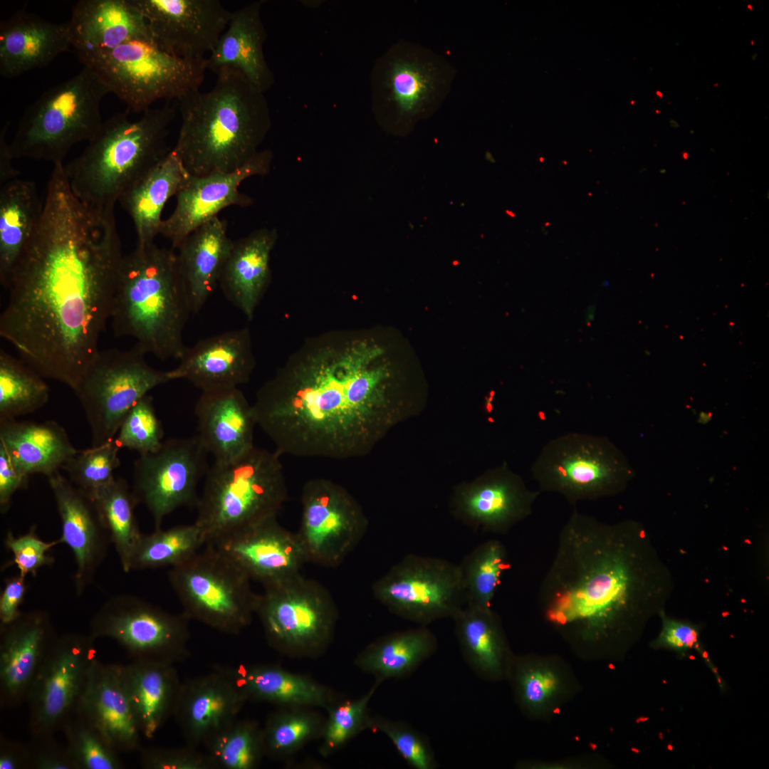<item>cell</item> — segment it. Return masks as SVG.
<instances>
[{"label":"cell","mask_w":769,"mask_h":769,"mask_svg":"<svg viewBox=\"0 0 769 769\" xmlns=\"http://www.w3.org/2000/svg\"><path fill=\"white\" fill-rule=\"evenodd\" d=\"M271 162V152L265 150L234 172L204 176L189 174L176 194L173 212L162 221L159 234L170 241L175 251L189 234L218 216L221 210L250 205L252 199L242 194L239 187L249 177L266 174Z\"/></svg>","instance_id":"ffe728a7"},{"label":"cell","mask_w":769,"mask_h":769,"mask_svg":"<svg viewBox=\"0 0 769 769\" xmlns=\"http://www.w3.org/2000/svg\"><path fill=\"white\" fill-rule=\"evenodd\" d=\"M79 59L126 104L127 110L137 113H144L157 100H178L199 88L207 70L206 58L174 56L145 39H134Z\"/></svg>","instance_id":"9c48e42d"},{"label":"cell","mask_w":769,"mask_h":769,"mask_svg":"<svg viewBox=\"0 0 769 769\" xmlns=\"http://www.w3.org/2000/svg\"><path fill=\"white\" fill-rule=\"evenodd\" d=\"M135 345L127 350H100L75 394L91 433V447L113 440L130 409L155 387L175 380L172 370H159Z\"/></svg>","instance_id":"4fadbf2b"},{"label":"cell","mask_w":769,"mask_h":769,"mask_svg":"<svg viewBox=\"0 0 769 769\" xmlns=\"http://www.w3.org/2000/svg\"><path fill=\"white\" fill-rule=\"evenodd\" d=\"M674 587L642 523H607L575 510L560 531L538 603L571 644L602 648L636 639L664 610Z\"/></svg>","instance_id":"3957f363"},{"label":"cell","mask_w":769,"mask_h":769,"mask_svg":"<svg viewBox=\"0 0 769 769\" xmlns=\"http://www.w3.org/2000/svg\"><path fill=\"white\" fill-rule=\"evenodd\" d=\"M75 713L95 725L117 751L140 748L141 733L122 687L118 664L97 659L89 671Z\"/></svg>","instance_id":"f1b7e54d"},{"label":"cell","mask_w":769,"mask_h":769,"mask_svg":"<svg viewBox=\"0 0 769 769\" xmlns=\"http://www.w3.org/2000/svg\"><path fill=\"white\" fill-rule=\"evenodd\" d=\"M233 243L226 220L216 216L189 234L175 250L192 313L202 310L219 286Z\"/></svg>","instance_id":"1f68e13d"},{"label":"cell","mask_w":769,"mask_h":769,"mask_svg":"<svg viewBox=\"0 0 769 769\" xmlns=\"http://www.w3.org/2000/svg\"><path fill=\"white\" fill-rule=\"evenodd\" d=\"M197 436L216 461H228L254 446L252 404L239 388L202 392L194 407Z\"/></svg>","instance_id":"83f0119b"},{"label":"cell","mask_w":769,"mask_h":769,"mask_svg":"<svg viewBox=\"0 0 769 769\" xmlns=\"http://www.w3.org/2000/svg\"><path fill=\"white\" fill-rule=\"evenodd\" d=\"M246 700L217 667L182 682L173 716L187 745L197 748L235 720Z\"/></svg>","instance_id":"484cf974"},{"label":"cell","mask_w":769,"mask_h":769,"mask_svg":"<svg viewBox=\"0 0 769 769\" xmlns=\"http://www.w3.org/2000/svg\"><path fill=\"white\" fill-rule=\"evenodd\" d=\"M0 769H29L28 743L0 736Z\"/></svg>","instance_id":"6125c7cd"},{"label":"cell","mask_w":769,"mask_h":769,"mask_svg":"<svg viewBox=\"0 0 769 769\" xmlns=\"http://www.w3.org/2000/svg\"><path fill=\"white\" fill-rule=\"evenodd\" d=\"M48 480L61 520V542L70 548L75 558L74 585L80 596L105 560L111 537L92 501L68 478L57 471Z\"/></svg>","instance_id":"7402d4cb"},{"label":"cell","mask_w":769,"mask_h":769,"mask_svg":"<svg viewBox=\"0 0 769 769\" xmlns=\"http://www.w3.org/2000/svg\"><path fill=\"white\" fill-rule=\"evenodd\" d=\"M659 615L661 619V629L654 642V647L681 652L700 650L699 629L696 625L671 618L666 614L664 610Z\"/></svg>","instance_id":"680465c9"},{"label":"cell","mask_w":769,"mask_h":769,"mask_svg":"<svg viewBox=\"0 0 769 769\" xmlns=\"http://www.w3.org/2000/svg\"><path fill=\"white\" fill-rule=\"evenodd\" d=\"M0 445L28 476L41 474L48 477L79 451L65 429L54 421L0 420Z\"/></svg>","instance_id":"e575fe53"},{"label":"cell","mask_w":769,"mask_h":769,"mask_svg":"<svg viewBox=\"0 0 769 769\" xmlns=\"http://www.w3.org/2000/svg\"><path fill=\"white\" fill-rule=\"evenodd\" d=\"M258 9L254 4L233 12L226 29L206 58V65L215 74L226 68L236 70L261 91L269 75L262 53Z\"/></svg>","instance_id":"ab89813d"},{"label":"cell","mask_w":769,"mask_h":769,"mask_svg":"<svg viewBox=\"0 0 769 769\" xmlns=\"http://www.w3.org/2000/svg\"><path fill=\"white\" fill-rule=\"evenodd\" d=\"M375 599L392 613L419 626L453 618L465 606L459 565L408 554L372 585Z\"/></svg>","instance_id":"9a60e30c"},{"label":"cell","mask_w":769,"mask_h":769,"mask_svg":"<svg viewBox=\"0 0 769 769\" xmlns=\"http://www.w3.org/2000/svg\"><path fill=\"white\" fill-rule=\"evenodd\" d=\"M216 75L209 91L196 88L177 100L182 120L172 150L191 175L239 169L258 152L267 129L261 90L236 70Z\"/></svg>","instance_id":"277c9868"},{"label":"cell","mask_w":769,"mask_h":769,"mask_svg":"<svg viewBox=\"0 0 769 769\" xmlns=\"http://www.w3.org/2000/svg\"><path fill=\"white\" fill-rule=\"evenodd\" d=\"M301 503L298 535L308 561L336 567L366 533L368 520L362 508L346 488L325 478L303 485Z\"/></svg>","instance_id":"ac0fdd59"},{"label":"cell","mask_w":769,"mask_h":769,"mask_svg":"<svg viewBox=\"0 0 769 769\" xmlns=\"http://www.w3.org/2000/svg\"><path fill=\"white\" fill-rule=\"evenodd\" d=\"M276 518L210 545L263 586L294 576L308 562L307 555L298 533L282 527Z\"/></svg>","instance_id":"44dd1931"},{"label":"cell","mask_w":769,"mask_h":769,"mask_svg":"<svg viewBox=\"0 0 769 769\" xmlns=\"http://www.w3.org/2000/svg\"><path fill=\"white\" fill-rule=\"evenodd\" d=\"M748 8H750V9L752 10V7H751V6L750 4L748 5Z\"/></svg>","instance_id":"003e7915"},{"label":"cell","mask_w":769,"mask_h":769,"mask_svg":"<svg viewBox=\"0 0 769 769\" xmlns=\"http://www.w3.org/2000/svg\"><path fill=\"white\" fill-rule=\"evenodd\" d=\"M387 85L401 114L411 115L416 113L428 98L433 80L425 67L397 61L389 70Z\"/></svg>","instance_id":"db71d44e"},{"label":"cell","mask_w":769,"mask_h":769,"mask_svg":"<svg viewBox=\"0 0 769 769\" xmlns=\"http://www.w3.org/2000/svg\"><path fill=\"white\" fill-rule=\"evenodd\" d=\"M191 313L174 250L153 242L124 255L110 320L115 336L160 360H179Z\"/></svg>","instance_id":"5b68a950"},{"label":"cell","mask_w":769,"mask_h":769,"mask_svg":"<svg viewBox=\"0 0 769 769\" xmlns=\"http://www.w3.org/2000/svg\"><path fill=\"white\" fill-rule=\"evenodd\" d=\"M288 496L280 454L253 446L228 461H214L196 503L194 524L204 545L277 515Z\"/></svg>","instance_id":"52a82bcc"},{"label":"cell","mask_w":769,"mask_h":769,"mask_svg":"<svg viewBox=\"0 0 769 769\" xmlns=\"http://www.w3.org/2000/svg\"><path fill=\"white\" fill-rule=\"evenodd\" d=\"M154 42L184 58H205L226 29L233 12L219 0H133Z\"/></svg>","instance_id":"d6986e66"},{"label":"cell","mask_w":769,"mask_h":769,"mask_svg":"<svg viewBox=\"0 0 769 769\" xmlns=\"http://www.w3.org/2000/svg\"><path fill=\"white\" fill-rule=\"evenodd\" d=\"M204 746L215 769H254L265 756L263 728L254 720L236 718Z\"/></svg>","instance_id":"bcb514c9"},{"label":"cell","mask_w":769,"mask_h":769,"mask_svg":"<svg viewBox=\"0 0 769 769\" xmlns=\"http://www.w3.org/2000/svg\"><path fill=\"white\" fill-rule=\"evenodd\" d=\"M122 687L142 736L152 739L174 715L181 687L172 664L132 661L118 664Z\"/></svg>","instance_id":"d6a6232c"},{"label":"cell","mask_w":769,"mask_h":769,"mask_svg":"<svg viewBox=\"0 0 769 769\" xmlns=\"http://www.w3.org/2000/svg\"><path fill=\"white\" fill-rule=\"evenodd\" d=\"M174 113L169 101L136 120L126 110L103 121L82 154L64 165L75 197L93 209L114 211L122 194L170 152Z\"/></svg>","instance_id":"8992f818"},{"label":"cell","mask_w":769,"mask_h":769,"mask_svg":"<svg viewBox=\"0 0 769 769\" xmlns=\"http://www.w3.org/2000/svg\"><path fill=\"white\" fill-rule=\"evenodd\" d=\"M530 472L540 492L559 494L572 505L617 494L634 476L626 457L608 439L582 432L550 439Z\"/></svg>","instance_id":"30bf717a"},{"label":"cell","mask_w":769,"mask_h":769,"mask_svg":"<svg viewBox=\"0 0 769 769\" xmlns=\"http://www.w3.org/2000/svg\"><path fill=\"white\" fill-rule=\"evenodd\" d=\"M520 709L530 715L552 709L565 692L562 673L553 664L530 657H513L507 676Z\"/></svg>","instance_id":"7bdbcfd3"},{"label":"cell","mask_w":769,"mask_h":769,"mask_svg":"<svg viewBox=\"0 0 769 769\" xmlns=\"http://www.w3.org/2000/svg\"><path fill=\"white\" fill-rule=\"evenodd\" d=\"M50 390L43 377L26 364L1 349L0 420L38 410L49 399Z\"/></svg>","instance_id":"f6af8a7d"},{"label":"cell","mask_w":769,"mask_h":769,"mask_svg":"<svg viewBox=\"0 0 769 769\" xmlns=\"http://www.w3.org/2000/svg\"><path fill=\"white\" fill-rule=\"evenodd\" d=\"M43 610L21 612L0 624V706L12 708L26 700L36 674L56 637Z\"/></svg>","instance_id":"603a6c76"},{"label":"cell","mask_w":769,"mask_h":769,"mask_svg":"<svg viewBox=\"0 0 769 769\" xmlns=\"http://www.w3.org/2000/svg\"><path fill=\"white\" fill-rule=\"evenodd\" d=\"M109 93L104 80L87 66L46 90L19 122L9 143L13 159L63 162L75 144L89 142L99 131L103 122L100 103Z\"/></svg>","instance_id":"ba28073f"},{"label":"cell","mask_w":769,"mask_h":769,"mask_svg":"<svg viewBox=\"0 0 769 769\" xmlns=\"http://www.w3.org/2000/svg\"><path fill=\"white\" fill-rule=\"evenodd\" d=\"M124 257L114 211L93 209L53 166L42 214L5 288L0 336L73 391L100 351Z\"/></svg>","instance_id":"6da1fadb"},{"label":"cell","mask_w":769,"mask_h":769,"mask_svg":"<svg viewBox=\"0 0 769 769\" xmlns=\"http://www.w3.org/2000/svg\"><path fill=\"white\" fill-rule=\"evenodd\" d=\"M53 734L33 736L28 743L29 769H76L67 746H63Z\"/></svg>","instance_id":"6f0895ef"},{"label":"cell","mask_w":769,"mask_h":769,"mask_svg":"<svg viewBox=\"0 0 769 769\" xmlns=\"http://www.w3.org/2000/svg\"><path fill=\"white\" fill-rule=\"evenodd\" d=\"M203 545L200 530L194 523L155 530L142 535L132 555L130 570L174 567L189 560Z\"/></svg>","instance_id":"7dc6e473"},{"label":"cell","mask_w":769,"mask_h":769,"mask_svg":"<svg viewBox=\"0 0 769 769\" xmlns=\"http://www.w3.org/2000/svg\"><path fill=\"white\" fill-rule=\"evenodd\" d=\"M217 668L233 681L246 701L326 711L341 699L333 689L312 677L276 665L241 664Z\"/></svg>","instance_id":"4dcf8cb0"},{"label":"cell","mask_w":769,"mask_h":769,"mask_svg":"<svg viewBox=\"0 0 769 769\" xmlns=\"http://www.w3.org/2000/svg\"><path fill=\"white\" fill-rule=\"evenodd\" d=\"M278 239L275 229L263 228L234 241L219 286L247 319H252L271 276L270 259Z\"/></svg>","instance_id":"836d02e7"},{"label":"cell","mask_w":769,"mask_h":769,"mask_svg":"<svg viewBox=\"0 0 769 769\" xmlns=\"http://www.w3.org/2000/svg\"><path fill=\"white\" fill-rule=\"evenodd\" d=\"M687 155H688V154H687V153H685V154L684 155V159L687 158Z\"/></svg>","instance_id":"03108f58"},{"label":"cell","mask_w":769,"mask_h":769,"mask_svg":"<svg viewBox=\"0 0 769 769\" xmlns=\"http://www.w3.org/2000/svg\"><path fill=\"white\" fill-rule=\"evenodd\" d=\"M10 122H7L2 128L0 133V184L7 183L8 182L16 178L17 174L19 172L16 170L11 164L13 159L9 143H7L6 140V132L9 129Z\"/></svg>","instance_id":"be15d7a7"},{"label":"cell","mask_w":769,"mask_h":769,"mask_svg":"<svg viewBox=\"0 0 769 769\" xmlns=\"http://www.w3.org/2000/svg\"><path fill=\"white\" fill-rule=\"evenodd\" d=\"M465 606L491 608L504 572L510 567L508 553L498 539L476 546L459 564Z\"/></svg>","instance_id":"ee69618b"},{"label":"cell","mask_w":769,"mask_h":769,"mask_svg":"<svg viewBox=\"0 0 769 769\" xmlns=\"http://www.w3.org/2000/svg\"><path fill=\"white\" fill-rule=\"evenodd\" d=\"M62 730L76 769H120L117 750L102 731L84 716L74 713Z\"/></svg>","instance_id":"681fc988"},{"label":"cell","mask_w":769,"mask_h":769,"mask_svg":"<svg viewBox=\"0 0 769 769\" xmlns=\"http://www.w3.org/2000/svg\"><path fill=\"white\" fill-rule=\"evenodd\" d=\"M189 619L138 597L120 594L108 599L90 622L94 639L115 640L132 661L169 664L189 654Z\"/></svg>","instance_id":"5bb4252c"},{"label":"cell","mask_w":769,"mask_h":769,"mask_svg":"<svg viewBox=\"0 0 769 769\" xmlns=\"http://www.w3.org/2000/svg\"><path fill=\"white\" fill-rule=\"evenodd\" d=\"M28 476L15 465L6 449L0 445V511L5 513L10 508L11 498L19 490L26 488Z\"/></svg>","instance_id":"91938a15"},{"label":"cell","mask_w":769,"mask_h":769,"mask_svg":"<svg viewBox=\"0 0 769 769\" xmlns=\"http://www.w3.org/2000/svg\"><path fill=\"white\" fill-rule=\"evenodd\" d=\"M256 614L269 645L294 659L323 654L333 641L338 617L329 592L300 573L263 585Z\"/></svg>","instance_id":"8fae6325"},{"label":"cell","mask_w":769,"mask_h":769,"mask_svg":"<svg viewBox=\"0 0 769 769\" xmlns=\"http://www.w3.org/2000/svg\"><path fill=\"white\" fill-rule=\"evenodd\" d=\"M71 48L67 23H51L23 8L1 22L0 73L16 77Z\"/></svg>","instance_id":"f546056e"},{"label":"cell","mask_w":769,"mask_h":769,"mask_svg":"<svg viewBox=\"0 0 769 769\" xmlns=\"http://www.w3.org/2000/svg\"><path fill=\"white\" fill-rule=\"evenodd\" d=\"M369 729L384 734L409 767L414 769L438 767L427 738L406 722L371 716Z\"/></svg>","instance_id":"f5cc1de1"},{"label":"cell","mask_w":769,"mask_h":769,"mask_svg":"<svg viewBox=\"0 0 769 769\" xmlns=\"http://www.w3.org/2000/svg\"><path fill=\"white\" fill-rule=\"evenodd\" d=\"M656 95H659L660 98L663 97L662 93L659 91H656Z\"/></svg>","instance_id":"e7e4bbea"},{"label":"cell","mask_w":769,"mask_h":769,"mask_svg":"<svg viewBox=\"0 0 769 769\" xmlns=\"http://www.w3.org/2000/svg\"><path fill=\"white\" fill-rule=\"evenodd\" d=\"M140 749V765L146 769H215L206 753L189 746Z\"/></svg>","instance_id":"9f6ffc18"},{"label":"cell","mask_w":769,"mask_h":769,"mask_svg":"<svg viewBox=\"0 0 769 769\" xmlns=\"http://www.w3.org/2000/svg\"><path fill=\"white\" fill-rule=\"evenodd\" d=\"M384 355L375 341L352 338L290 359L257 392L256 425L280 455H365L402 417Z\"/></svg>","instance_id":"7a4b0ae2"},{"label":"cell","mask_w":769,"mask_h":769,"mask_svg":"<svg viewBox=\"0 0 769 769\" xmlns=\"http://www.w3.org/2000/svg\"><path fill=\"white\" fill-rule=\"evenodd\" d=\"M43 210L33 182L16 178L1 186L0 282L11 273L32 239Z\"/></svg>","instance_id":"74e56055"},{"label":"cell","mask_w":769,"mask_h":769,"mask_svg":"<svg viewBox=\"0 0 769 769\" xmlns=\"http://www.w3.org/2000/svg\"><path fill=\"white\" fill-rule=\"evenodd\" d=\"M315 708L278 707L263 728L265 756L288 760L308 743L320 740L325 717Z\"/></svg>","instance_id":"b9f144b4"},{"label":"cell","mask_w":769,"mask_h":769,"mask_svg":"<svg viewBox=\"0 0 769 769\" xmlns=\"http://www.w3.org/2000/svg\"><path fill=\"white\" fill-rule=\"evenodd\" d=\"M168 580L189 619L222 633L241 632L256 614L251 579L212 545L171 567Z\"/></svg>","instance_id":"7c38bea8"},{"label":"cell","mask_w":769,"mask_h":769,"mask_svg":"<svg viewBox=\"0 0 769 769\" xmlns=\"http://www.w3.org/2000/svg\"><path fill=\"white\" fill-rule=\"evenodd\" d=\"M188 174L171 150L120 197L118 202L133 222L137 244L155 242L160 233L164 205L172 196H176Z\"/></svg>","instance_id":"8d00e7d4"},{"label":"cell","mask_w":769,"mask_h":769,"mask_svg":"<svg viewBox=\"0 0 769 769\" xmlns=\"http://www.w3.org/2000/svg\"><path fill=\"white\" fill-rule=\"evenodd\" d=\"M67 23L71 46L78 58L113 50L134 39L153 41L147 22L133 0H80Z\"/></svg>","instance_id":"4316f807"},{"label":"cell","mask_w":769,"mask_h":769,"mask_svg":"<svg viewBox=\"0 0 769 769\" xmlns=\"http://www.w3.org/2000/svg\"><path fill=\"white\" fill-rule=\"evenodd\" d=\"M172 369L174 380H187L202 392L221 391L246 383L255 366L249 330L225 331L186 347Z\"/></svg>","instance_id":"cb8c5ba5"},{"label":"cell","mask_w":769,"mask_h":769,"mask_svg":"<svg viewBox=\"0 0 769 769\" xmlns=\"http://www.w3.org/2000/svg\"><path fill=\"white\" fill-rule=\"evenodd\" d=\"M208 454L197 435L169 439L156 451L139 454L132 491L150 513L155 530L177 509L196 506L197 487L209 468Z\"/></svg>","instance_id":"e0dca14e"},{"label":"cell","mask_w":769,"mask_h":769,"mask_svg":"<svg viewBox=\"0 0 769 769\" xmlns=\"http://www.w3.org/2000/svg\"><path fill=\"white\" fill-rule=\"evenodd\" d=\"M26 590V577L19 574L5 580L0 595V624L12 622L21 613L19 607Z\"/></svg>","instance_id":"94428289"},{"label":"cell","mask_w":769,"mask_h":769,"mask_svg":"<svg viewBox=\"0 0 769 769\" xmlns=\"http://www.w3.org/2000/svg\"><path fill=\"white\" fill-rule=\"evenodd\" d=\"M164 434L162 422L155 412L153 399L147 394L126 414L115 440L120 448L145 454L155 452L161 447Z\"/></svg>","instance_id":"816d5d0a"},{"label":"cell","mask_w":769,"mask_h":769,"mask_svg":"<svg viewBox=\"0 0 769 769\" xmlns=\"http://www.w3.org/2000/svg\"><path fill=\"white\" fill-rule=\"evenodd\" d=\"M381 683L375 681L362 696L355 699H340L327 710L320 738L319 753L323 758L334 754L350 740L369 729V703Z\"/></svg>","instance_id":"c3c4849f"},{"label":"cell","mask_w":769,"mask_h":769,"mask_svg":"<svg viewBox=\"0 0 769 769\" xmlns=\"http://www.w3.org/2000/svg\"><path fill=\"white\" fill-rule=\"evenodd\" d=\"M90 634L56 636L33 680L26 700L31 736L54 734L75 713L93 661Z\"/></svg>","instance_id":"2e32d148"},{"label":"cell","mask_w":769,"mask_h":769,"mask_svg":"<svg viewBox=\"0 0 769 769\" xmlns=\"http://www.w3.org/2000/svg\"><path fill=\"white\" fill-rule=\"evenodd\" d=\"M540 493L530 490L520 476L501 468L459 488L454 498L455 510L475 528L504 534L531 515Z\"/></svg>","instance_id":"d4e9b609"},{"label":"cell","mask_w":769,"mask_h":769,"mask_svg":"<svg viewBox=\"0 0 769 769\" xmlns=\"http://www.w3.org/2000/svg\"><path fill=\"white\" fill-rule=\"evenodd\" d=\"M59 543H61L60 538L51 542L40 539L36 533L35 525L31 527L28 533L19 537H15L9 530L5 538L6 547L14 557L10 565H16L19 574L23 577L28 574L36 576L39 568L52 565L55 560L48 553Z\"/></svg>","instance_id":"11a10c76"},{"label":"cell","mask_w":769,"mask_h":769,"mask_svg":"<svg viewBox=\"0 0 769 769\" xmlns=\"http://www.w3.org/2000/svg\"><path fill=\"white\" fill-rule=\"evenodd\" d=\"M437 647L435 634L427 626H419L377 639L357 655L354 664L382 683L411 676Z\"/></svg>","instance_id":"f35d334b"},{"label":"cell","mask_w":769,"mask_h":769,"mask_svg":"<svg viewBox=\"0 0 769 769\" xmlns=\"http://www.w3.org/2000/svg\"><path fill=\"white\" fill-rule=\"evenodd\" d=\"M120 447L115 439L79 451L63 466L68 479L89 498L106 486L120 465Z\"/></svg>","instance_id":"f907efd6"},{"label":"cell","mask_w":769,"mask_h":769,"mask_svg":"<svg viewBox=\"0 0 769 769\" xmlns=\"http://www.w3.org/2000/svg\"><path fill=\"white\" fill-rule=\"evenodd\" d=\"M90 499L110 533L123 571L130 572L132 555L143 535L135 517L138 503L131 486L125 478L115 476Z\"/></svg>","instance_id":"60d3db41"},{"label":"cell","mask_w":769,"mask_h":769,"mask_svg":"<svg viewBox=\"0 0 769 769\" xmlns=\"http://www.w3.org/2000/svg\"><path fill=\"white\" fill-rule=\"evenodd\" d=\"M461 652L481 679H507L513 655L498 614L491 608L464 606L452 618Z\"/></svg>","instance_id":"d590c367"}]
</instances>
